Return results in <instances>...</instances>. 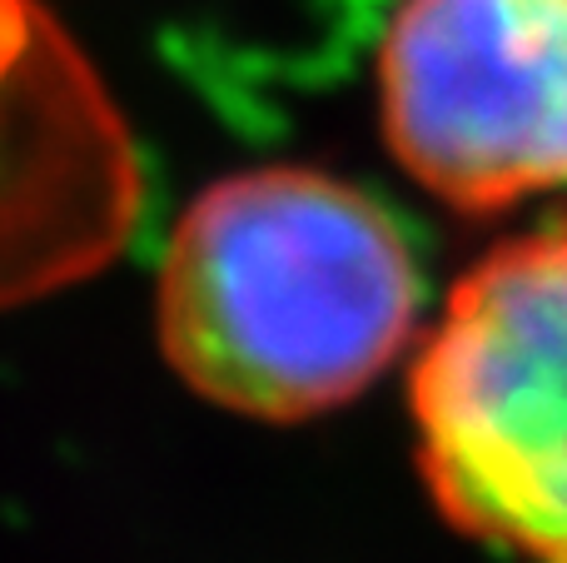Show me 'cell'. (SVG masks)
I'll return each mask as SVG.
<instances>
[{
    "label": "cell",
    "mask_w": 567,
    "mask_h": 563,
    "mask_svg": "<svg viewBox=\"0 0 567 563\" xmlns=\"http://www.w3.org/2000/svg\"><path fill=\"white\" fill-rule=\"evenodd\" d=\"M423 269L379 195L275 160L209 180L175 215L155 279L165 365L205 405L303 424L409 365Z\"/></svg>",
    "instance_id": "1"
},
{
    "label": "cell",
    "mask_w": 567,
    "mask_h": 563,
    "mask_svg": "<svg viewBox=\"0 0 567 563\" xmlns=\"http://www.w3.org/2000/svg\"><path fill=\"white\" fill-rule=\"evenodd\" d=\"M433 514L513 563H567V209L468 259L409 355Z\"/></svg>",
    "instance_id": "2"
},
{
    "label": "cell",
    "mask_w": 567,
    "mask_h": 563,
    "mask_svg": "<svg viewBox=\"0 0 567 563\" xmlns=\"http://www.w3.org/2000/svg\"><path fill=\"white\" fill-rule=\"evenodd\" d=\"M389 160L453 215L567 190V0H399L373 55Z\"/></svg>",
    "instance_id": "3"
},
{
    "label": "cell",
    "mask_w": 567,
    "mask_h": 563,
    "mask_svg": "<svg viewBox=\"0 0 567 563\" xmlns=\"http://www.w3.org/2000/svg\"><path fill=\"white\" fill-rule=\"evenodd\" d=\"M145 215L120 100L45 0H0V309L100 275Z\"/></svg>",
    "instance_id": "4"
}]
</instances>
